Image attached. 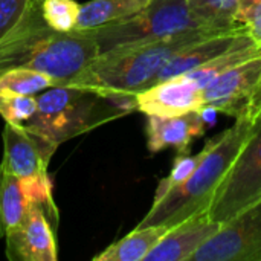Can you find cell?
<instances>
[{
	"label": "cell",
	"instance_id": "cell-3",
	"mask_svg": "<svg viewBox=\"0 0 261 261\" xmlns=\"http://www.w3.org/2000/svg\"><path fill=\"white\" fill-rule=\"evenodd\" d=\"M257 119L258 116L254 115L236 118V122L229 128L210 139L191 176L161 200L153 202L150 211L138 226H174L196 213L210 210L222 180L248 141Z\"/></svg>",
	"mask_w": 261,
	"mask_h": 261
},
{
	"label": "cell",
	"instance_id": "cell-12",
	"mask_svg": "<svg viewBox=\"0 0 261 261\" xmlns=\"http://www.w3.org/2000/svg\"><path fill=\"white\" fill-rule=\"evenodd\" d=\"M222 223L211 219L210 211H200L171 226L144 261H191L196 251L210 240Z\"/></svg>",
	"mask_w": 261,
	"mask_h": 261
},
{
	"label": "cell",
	"instance_id": "cell-1",
	"mask_svg": "<svg viewBox=\"0 0 261 261\" xmlns=\"http://www.w3.org/2000/svg\"><path fill=\"white\" fill-rule=\"evenodd\" d=\"M214 34L223 31L199 26L162 38L113 46L99 52L73 84L110 98L130 113L136 110L135 95L154 84L159 72L176 52Z\"/></svg>",
	"mask_w": 261,
	"mask_h": 261
},
{
	"label": "cell",
	"instance_id": "cell-20",
	"mask_svg": "<svg viewBox=\"0 0 261 261\" xmlns=\"http://www.w3.org/2000/svg\"><path fill=\"white\" fill-rule=\"evenodd\" d=\"M54 86L60 84L52 76L28 67H11L0 72V93L37 96Z\"/></svg>",
	"mask_w": 261,
	"mask_h": 261
},
{
	"label": "cell",
	"instance_id": "cell-14",
	"mask_svg": "<svg viewBox=\"0 0 261 261\" xmlns=\"http://www.w3.org/2000/svg\"><path fill=\"white\" fill-rule=\"evenodd\" d=\"M251 37L245 31H234V32H223V34H214L210 37H205L202 40H197L179 52H176L170 61L162 67L159 72L158 78L154 83L177 76V75H185L196 67L208 63L214 57L229 50L231 47L237 46L239 43H243L249 40Z\"/></svg>",
	"mask_w": 261,
	"mask_h": 261
},
{
	"label": "cell",
	"instance_id": "cell-4",
	"mask_svg": "<svg viewBox=\"0 0 261 261\" xmlns=\"http://www.w3.org/2000/svg\"><path fill=\"white\" fill-rule=\"evenodd\" d=\"M35 98L37 112L23 125L55 145L128 113L110 98L76 84L54 86Z\"/></svg>",
	"mask_w": 261,
	"mask_h": 261
},
{
	"label": "cell",
	"instance_id": "cell-23",
	"mask_svg": "<svg viewBox=\"0 0 261 261\" xmlns=\"http://www.w3.org/2000/svg\"><path fill=\"white\" fill-rule=\"evenodd\" d=\"M202 158V151H199L197 154H187V153H179V156L174 159L173 168L170 171V174L167 177H164L154 193V199L153 202L161 200L164 196H167L171 190H174L176 187L182 185L194 171V168L197 167L199 161Z\"/></svg>",
	"mask_w": 261,
	"mask_h": 261
},
{
	"label": "cell",
	"instance_id": "cell-15",
	"mask_svg": "<svg viewBox=\"0 0 261 261\" xmlns=\"http://www.w3.org/2000/svg\"><path fill=\"white\" fill-rule=\"evenodd\" d=\"M171 226L148 225L136 226L130 234L107 246L101 254L95 255V261H144L150 251L162 240Z\"/></svg>",
	"mask_w": 261,
	"mask_h": 261
},
{
	"label": "cell",
	"instance_id": "cell-5",
	"mask_svg": "<svg viewBox=\"0 0 261 261\" xmlns=\"http://www.w3.org/2000/svg\"><path fill=\"white\" fill-rule=\"evenodd\" d=\"M194 28L199 24L191 17L187 0H150L130 18L81 32L89 34L102 52L118 44L162 38Z\"/></svg>",
	"mask_w": 261,
	"mask_h": 261
},
{
	"label": "cell",
	"instance_id": "cell-21",
	"mask_svg": "<svg viewBox=\"0 0 261 261\" xmlns=\"http://www.w3.org/2000/svg\"><path fill=\"white\" fill-rule=\"evenodd\" d=\"M80 6L76 0H41L40 12L47 26L60 32H73L76 29Z\"/></svg>",
	"mask_w": 261,
	"mask_h": 261
},
{
	"label": "cell",
	"instance_id": "cell-7",
	"mask_svg": "<svg viewBox=\"0 0 261 261\" xmlns=\"http://www.w3.org/2000/svg\"><path fill=\"white\" fill-rule=\"evenodd\" d=\"M203 109L232 118L261 115V54L223 72L202 90Z\"/></svg>",
	"mask_w": 261,
	"mask_h": 261
},
{
	"label": "cell",
	"instance_id": "cell-11",
	"mask_svg": "<svg viewBox=\"0 0 261 261\" xmlns=\"http://www.w3.org/2000/svg\"><path fill=\"white\" fill-rule=\"evenodd\" d=\"M203 89L190 76L177 75L135 95V109L147 116H176L203 109Z\"/></svg>",
	"mask_w": 261,
	"mask_h": 261
},
{
	"label": "cell",
	"instance_id": "cell-18",
	"mask_svg": "<svg viewBox=\"0 0 261 261\" xmlns=\"http://www.w3.org/2000/svg\"><path fill=\"white\" fill-rule=\"evenodd\" d=\"M29 200L21 182L0 164V237H5L23 219Z\"/></svg>",
	"mask_w": 261,
	"mask_h": 261
},
{
	"label": "cell",
	"instance_id": "cell-25",
	"mask_svg": "<svg viewBox=\"0 0 261 261\" xmlns=\"http://www.w3.org/2000/svg\"><path fill=\"white\" fill-rule=\"evenodd\" d=\"M236 20L251 37L254 44L261 49V2L239 11Z\"/></svg>",
	"mask_w": 261,
	"mask_h": 261
},
{
	"label": "cell",
	"instance_id": "cell-22",
	"mask_svg": "<svg viewBox=\"0 0 261 261\" xmlns=\"http://www.w3.org/2000/svg\"><path fill=\"white\" fill-rule=\"evenodd\" d=\"M37 112V98L31 95L0 93V116L9 124H26Z\"/></svg>",
	"mask_w": 261,
	"mask_h": 261
},
{
	"label": "cell",
	"instance_id": "cell-2",
	"mask_svg": "<svg viewBox=\"0 0 261 261\" xmlns=\"http://www.w3.org/2000/svg\"><path fill=\"white\" fill-rule=\"evenodd\" d=\"M99 54L86 32H60L47 26L40 2H32L23 18L0 40V72L28 67L52 76L58 84H73Z\"/></svg>",
	"mask_w": 261,
	"mask_h": 261
},
{
	"label": "cell",
	"instance_id": "cell-8",
	"mask_svg": "<svg viewBox=\"0 0 261 261\" xmlns=\"http://www.w3.org/2000/svg\"><path fill=\"white\" fill-rule=\"evenodd\" d=\"M191 261H261V199L222 223Z\"/></svg>",
	"mask_w": 261,
	"mask_h": 261
},
{
	"label": "cell",
	"instance_id": "cell-10",
	"mask_svg": "<svg viewBox=\"0 0 261 261\" xmlns=\"http://www.w3.org/2000/svg\"><path fill=\"white\" fill-rule=\"evenodd\" d=\"M55 223L40 203H29L20 223L6 236V257L11 261H57Z\"/></svg>",
	"mask_w": 261,
	"mask_h": 261
},
{
	"label": "cell",
	"instance_id": "cell-13",
	"mask_svg": "<svg viewBox=\"0 0 261 261\" xmlns=\"http://www.w3.org/2000/svg\"><path fill=\"white\" fill-rule=\"evenodd\" d=\"M205 110L188 112L176 116H147V148L159 153L168 147L187 153L191 142L206 130Z\"/></svg>",
	"mask_w": 261,
	"mask_h": 261
},
{
	"label": "cell",
	"instance_id": "cell-27",
	"mask_svg": "<svg viewBox=\"0 0 261 261\" xmlns=\"http://www.w3.org/2000/svg\"><path fill=\"white\" fill-rule=\"evenodd\" d=\"M31 2H41V0H31Z\"/></svg>",
	"mask_w": 261,
	"mask_h": 261
},
{
	"label": "cell",
	"instance_id": "cell-26",
	"mask_svg": "<svg viewBox=\"0 0 261 261\" xmlns=\"http://www.w3.org/2000/svg\"><path fill=\"white\" fill-rule=\"evenodd\" d=\"M261 0H240V8H239V11H242V9H246V8H249V6H252V5H255V3H258ZM239 14V12H237ZM237 18V17H236Z\"/></svg>",
	"mask_w": 261,
	"mask_h": 261
},
{
	"label": "cell",
	"instance_id": "cell-16",
	"mask_svg": "<svg viewBox=\"0 0 261 261\" xmlns=\"http://www.w3.org/2000/svg\"><path fill=\"white\" fill-rule=\"evenodd\" d=\"M150 0H89L81 3L75 31H90L109 23L130 18L142 11Z\"/></svg>",
	"mask_w": 261,
	"mask_h": 261
},
{
	"label": "cell",
	"instance_id": "cell-19",
	"mask_svg": "<svg viewBox=\"0 0 261 261\" xmlns=\"http://www.w3.org/2000/svg\"><path fill=\"white\" fill-rule=\"evenodd\" d=\"M261 49H258L254 41L249 38L243 43H239L237 46L231 47L229 50L214 57L213 60H210L208 63L196 67L194 70L185 73L187 76H190L200 89H203L206 84H210L214 78H217L219 75H222L223 72L229 70L231 67L255 57L260 55Z\"/></svg>",
	"mask_w": 261,
	"mask_h": 261
},
{
	"label": "cell",
	"instance_id": "cell-17",
	"mask_svg": "<svg viewBox=\"0 0 261 261\" xmlns=\"http://www.w3.org/2000/svg\"><path fill=\"white\" fill-rule=\"evenodd\" d=\"M187 5L199 26L223 32L245 31L236 20L240 0H187Z\"/></svg>",
	"mask_w": 261,
	"mask_h": 261
},
{
	"label": "cell",
	"instance_id": "cell-9",
	"mask_svg": "<svg viewBox=\"0 0 261 261\" xmlns=\"http://www.w3.org/2000/svg\"><path fill=\"white\" fill-rule=\"evenodd\" d=\"M2 165L20 180L49 176V162L58 148L54 142L31 132L24 125L5 122Z\"/></svg>",
	"mask_w": 261,
	"mask_h": 261
},
{
	"label": "cell",
	"instance_id": "cell-24",
	"mask_svg": "<svg viewBox=\"0 0 261 261\" xmlns=\"http://www.w3.org/2000/svg\"><path fill=\"white\" fill-rule=\"evenodd\" d=\"M31 0H0V40L23 18Z\"/></svg>",
	"mask_w": 261,
	"mask_h": 261
},
{
	"label": "cell",
	"instance_id": "cell-6",
	"mask_svg": "<svg viewBox=\"0 0 261 261\" xmlns=\"http://www.w3.org/2000/svg\"><path fill=\"white\" fill-rule=\"evenodd\" d=\"M261 199V115L222 180L211 205L210 216L225 223L246 206Z\"/></svg>",
	"mask_w": 261,
	"mask_h": 261
}]
</instances>
